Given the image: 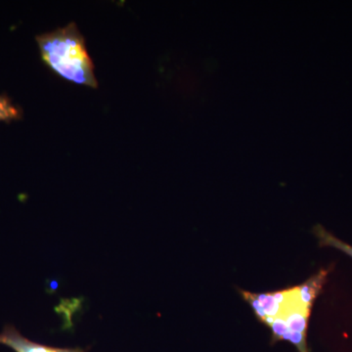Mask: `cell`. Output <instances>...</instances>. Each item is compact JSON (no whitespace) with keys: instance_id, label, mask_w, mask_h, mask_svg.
Masks as SVG:
<instances>
[{"instance_id":"cell-3","label":"cell","mask_w":352,"mask_h":352,"mask_svg":"<svg viewBox=\"0 0 352 352\" xmlns=\"http://www.w3.org/2000/svg\"><path fill=\"white\" fill-rule=\"evenodd\" d=\"M0 344H3L14 352H85L80 347L64 349L45 346L27 339L12 325H6L0 333Z\"/></svg>"},{"instance_id":"cell-5","label":"cell","mask_w":352,"mask_h":352,"mask_svg":"<svg viewBox=\"0 0 352 352\" xmlns=\"http://www.w3.org/2000/svg\"><path fill=\"white\" fill-rule=\"evenodd\" d=\"M22 118V111L7 96L0 95V122H12Z\"/></svg>"},{"instance_id":"cell-2","label":"cell","mask_w":352,"mask_h":352,"mask_svg":"<svg viewBox=\"0 0 352 352\" xmlns=\"http://www.w3.org/2000/svg\"><path fill=\"white\" fill-rule=\"evenodd\" d=\"M323 284L315 277L289 288V296L279 314L264 325L271 331V344L288 342L298 352H310L307 344L308 322L315 300Z\"/></svg>"},{"instance_id":"cell-1","label":"cell","mask_w":352,"mask_h":352,"mask_svg":"<svg viewBox=\"0 0 352 352\" xmlns=\"http://www.w3.org/2000/svg\"><path fill=\"white\" fill-rule=\"evenodd\" d=\"M36 41L41 60L55 75L75 85L98 87L94 61L75 23L39 34Z\"/></svg>"},{"instance_id":"cell-4","label":"cell","mask_w":352,"mask_h":352,"mask_svg":"<svg viewBox=\"0 0 352 352\" xmlns=\"http://www.w3.org/2000/svg\"><path fill=\"white\" fill-rule=\"evenodd\" d=\"M314 235L316 236L319 241V244L322 247H331L333 249L339 250V251L344 252L347 256L352 258V245L342 242V240L338 239L337 237L328 232L324 227L317 226L314 229Z\"/></svg>"}]
</instances>
